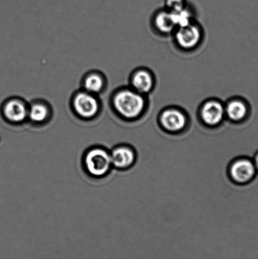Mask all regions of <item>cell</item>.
<instances>
[{"mask_svg":"<svg viewBox=\"0 0 258 259\" xmlns=\"http://www.w3.org/2000/svg\"><path fill=\"white\" fill-rule=\"evenodd\" d=\"M188 5L187 0H165L164 8L171 13H177L185 9Z\"/></svg>","mask_w":258,"mask_h":259,"instance_id":"16","label":"cell"},{"mask_svg":"<svg viewBox=\"0 0 258 259\" xmlns=\"http://www.w3.org/2000/svg\"><path fill=\"white\" fill-rule=\"evenodd\" d=\"M128 85L139 93L149 96L155 90L157 77L150 68L139 67L130 73Z\"/></svg>","mask_w":258,"mask_h":259,"instance_id":"8","label":"cell"},{"mask_svg":"<svg viewBox=\"0 0 258 259\" xmlns=\"http://www.w3.org/2000/svg\"><path fill=\"white\" fill-rule=\"evenodd\" d=\"M50 104L44 99H34L29 103L28 119L30 122L41 125L50 120L53 115Z\"/></svg>","mask_w":258,"mask_h":259,"instance_id":"13","label":"cell"},{"mask_svg":"<svg viewBox=\"0 0 258 259\" xmlns=\"http://www.w3.org/2000/svg\"><path fill=\"white\" fill-rule=\"evenodd\" d=\"M88 174L93 178L105 177L111 169V154L101 147H93L86 152L83 159Z\"/></svg>","mask_w":258,"mask_h":259,"instance_id":"6","label":"cell"},{"mask_svg":"<svg viewBox=\"0 0 258 259\" xmlns=\"http://www.w3.org/2000/svg\"><path fill=\"white\" fill-rule=\"evenodd\" d=\"M108 84V78L105 73L95 69L85 72L80 81L81 89L99 96L105 92Z\"/></svg>","mask_w":258,"mask_h":259,"instance_id":"12","label":"cell"},{"mask_svg":"<svg viewBox=\"0 0 258 259\" xmlns=\"http://www.w3.org/2000/svg\"><path fill=\"white\" fill-rule=\"evenodd\" d=\"M204 36V28L196 19L184 26L177 27L171 37L177 49L189 53L196 52L201 47Z\"/></svg>","mask_w":258,"mask_h":259,"instance_id":"4","label":"cell"},{"mask_svg":"<svg viewBox=\"0 0 258 259\" xmlns=\"http://www.w3.org/2000/svg\"><path fill=\"white\" fill-rule=\"evenodd\" d=\"M109 103L116 116L128 123L142 122L150 110L148 96L139 93L128 85L120 86L114 90Z\"/></svg>","mask_w":258,"mask_h":259,"instance_id":"1","label":"cell"},{"mask_svg":"<svg viewBox=\"0 0 258 259\" xmlns=\"http://www.w3.org/2000/svg\"><path fill=\"white\" fill-rule=\"evenodd\" d=\"M29 103L19 96L6 99L0 106V115L5 122L19 125L28 119Z\"/></svg>","mask_w":258,"mask_h":259,"instance_id":"7","label":"cell"},{"mask_svg":"<svg viewBox=\"0 0 258 259\" xmlns=\"http://www.w3.org/2000/svg\"><path fill=\"white\" fill-rule=\"evenodd\" d=\"M177 27L184 26L196 20L195 12L188 5L185 9L177 13H173Z\"/></svg>","mask_w":258,"mask_h":259,"instance_id":"15","label":"cell"},{"mask_svg":"<svg viewBox=\"0 0 258 259\" xmlns=\"http://www.w3.org/2000/svg\"><path fill=\"white\" fill-rule=\"evenodd\" d=\"M253 162H254L255 167H256L257 171H258V152H257L256 153L254 154V158H253Z\"/></svg>","mask_w":258,"mask_h":259,"instance_id":"17","label":"cell"},{"mask_svg":"<svg viewBox=\"0 0 258 259\" xmlns=\"http://www.w3.org/2000/svg\"><path fill=\"white\" fill-rule=\"evenodd\" d=\"M111 163L116 169L123 170L132 166L136 154L130 146L121 145L115 147L111 153Z\"/></svg>","mask_w":258,"mask_h":259,"instance_id":"14","label":"cell"},{"mask_svg":"<svg viewBox=\"0 0 258 259\" xmlns=\"http://www.w3.org/2000/svg\"><path fill=\"white\" fill-rule=\"evenodd\" d=\"M191 121V116L185 108L178 105L165 106L159 111L156 116V134L158 137L163 130L171 134L180 133L189 127Z\"/></svg>","mask_w":258,"mask_h":259,"instance_id":"2","label":"cell"},{"mask_svg":"<svg viewBox=\"0 0 258 259\" xmlns=\"http://www.w3.org/2000/svg\"><path fill=\"white\" fill-rule=\"evenodd\" d=\"M257 170L253 161L249 157H241L234 161L229 167L231 179L237 184H247L256 177Z\"/></svg>","mask_w":258,"mask_h":259,"instance_id":"11","label":"cell"},{"mask_svg":"<svg viewBox=\"0 0 258 259\" xmlns=\"http://www.w3.org/2000/svg\"><path fill=\"white\" fill-rule=\"evenodd\" d=\"M226 120L224 101L217 98L206 99L199 104L196 111L198 128L203 132L204 127L214 128Z\"/></svg>","mask_w":258,"mask_h":259,"instance_id":"5","label":"cell"},{"mask_svg":"<svg viewBox=\"0 0 258 259\" xmlns=\"http://www.w3.org/2000/svg\"><path fill=\"white\" fill-rule=\"evenodd\" d=\"M69 104L71 111L76 117L83 121H90L97 117L102 107L99 96L81 88L71 96Z\"/></svg>","mask_w":258,"mask_h":259,"instance_id":"3","label":"cell"},{"mask_svg":"<svg viewBox=\"0 0 258 259\" xmlns=\"http://www.w3.org/2000/svg\"><path fill=\"white\" fill-rule=\"evenodd\" d=\"M150 27L159 36H172L177 28L174 14L164 7L153 12L150 17Z\"/></svg>","mask_w":258,"mask_h":259,"instance_id":"10","label":"cell"},{"mask_svg":"<svg viewBox=\"0 0 258 259\" xmlns=\"http://www.w3.org/2000/svg\"><path fill=\"white\" fill-rule=\"evenodd\" d=\"M226 120L232 125H241L246 121L250 112L249 103L240 96H232L224 101Z\"/></svg>","mask_w":258,"mask_h":259,"instance_id":"9","label":"cell"}]
</instances>
